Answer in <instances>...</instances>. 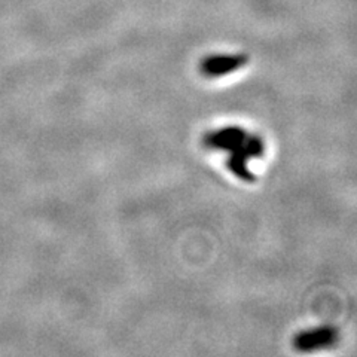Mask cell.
Returning a JSON list of instances; mask_svg holds the SVG:
<instances>
[{
	"instance_id": "3",
	"label": "cell",
	"mask_w": 357,
	"mask_h": 357,
	"mask_svg": "<svg viewBox=\"0 0 357 357\" xmlns=\"http://www.w3.org/2000/svg\"><path fill=\"white\" fill-rule=\"evenodd\" d=\"M248 136L243 128L240 127H228L218 131H211L204 137V144L210 149H218L222 143L231 140H241Z\"/></svg>"
},
{
	"instance_id": "2",
	"label": "cell",
	"mask_w": 357,
	"mask_h": 357,
	"mask_svg": "<svg viewBox=\"0 0 357 357\" xmlns=\"http://www.w3.org/2000/svg\"><path fill=\"white\" fill-rule=\"evenodd\" d=\"M337 338H338L337 329L332 326H323V328L301 332L295 337L294 345L299 351H312L321 347H328V345L337 341Z\"/></svg>"
},
{
	"instance_id": "1",
	"label": "cell",
	"mask_w": 357,
	"mask_h": 357,
	"mask_svg": "<svg viewBox=\"0 0 357 357\" xmlns=\"http://www.w3.org/2000/svg\"><path fill=\"white\" fill-rule=\"evenodd\" d=\"M249 61L244 54H216L208 55L199 64V70L208 77H219L234 70L241 69Z\"/></svg>"
}]
</instances>
